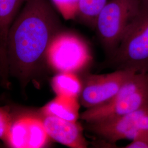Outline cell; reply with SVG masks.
I'll return each instance as SVG.
<instances>
[{
    "instance_id": "obj_10",
    "label": "cell",
    "mask_w": 148,
    "mask_h": 148,
    "mask_svg": "<svg viewBox=\"0 0 148 148\" xmlns=\"http://www.w3.org/2000/svg\"><path fill=\"white\" fill-rule=\"evenodd\" d=\"M79 104L77 98L57 95L41 110V115L56 117L69 121L79 118Z\"/></svg>"
},
{
    "instance_id": "obj_1",
    "label": "cell",
    "mask_w": 148,
    "mask_h": 148,
    "mask_svg": "<svg viewBox=\"0 0 148 148\" xmlns=\"http://www.w3.org/2000/svg\"><path fill=\"white\" fill-rule=\"evenodd\" d=\"M50 0H27L12 23L7 41L9 71L27 85L42 69L48 48L62 30Z\"/></svg>"
},
{
    "instance_id": "obj_17",
    "label": "cell",
    "mask_w": 148,
    "mask_h": 148,
    "mask_svg": "<svg viewBox=\"0 0 148 148\" xmlns=\"http://www.w3.org/2000/svg\"><path fill=\"white\" fill-rule=\"evenodd\" d=\"M145 74L146 77H147V80H148V69H147V70L145 72Z\"/></svg>"
},
{
    "instance_id": "obj_4",
    "label": "cell",
    "mask_w": 148,
    "mask_h": 148,
    "mask_svg": "<svg viewBox=\"0 0 148 148\" xmlns=\"http://www.w3.org/2000/svg\"><path fill=\"white\" fill-rule=\"evenodd\" d=\"M142 0H109L97 16L95 29L106 52L112 56L126 27L137 13Z\"/></svg>"
},
{
    "instance_id": "obj_11",
    "label": "cell",
    "mask_w": 148,
    "mask_h": 148,
    "mask_svg": "<svg viewBox=\"0 0 148 148\" xmlns=\"http://www.w3.org/2000/svg\"><path fill=\"white\" fill-rule=\"evenodd\" d=\"M32 115H24L12 120L5 140L12 148H30Z\"/></svg>"
},
{
    "instance_id": "obj_16",
    "label": "cell",
    "mask_w": 148,
    "mask_h": 148,
    "mask_svg": "<svg viewBox=\"0 0 148 148\" xmlns=\"http://www.w3.org/2000/svg\"><path fill=\"white\" fill-rule=\"evenodd\" d=\"M125 148H148V133L132 140Z\"/></svg>"
},
{
    "instance_id": "obj_5",
    "label": "cell",
    "mask_w": 148,
    "mask_h": 148,
    "mask_svg": "<svg viewBox=\"0 0 148 148\" xmlns=\"http://www.w3.org/2000/svg\"><path fill=\"white\" fill-rule=\"evenodd\" d=\"M92 60L88 46L73 32H59L48 48L46 62L58 73H76L87 67Z\"/></svg>"
},
{
    "instance_id": "obj_2",
    "label": "cell",
    "mask_w": 148,
    "mask_h": 148,
    "mask_svg": "<svg viewBox=\"0 0 148 148\" xmlns=\"http://www.w3.org/2000/svg\"><path fill=\"white\" fill-rule=\"evenodd\" d=\"M117 69L145 73L148 69V0L130 21L116 50L111 56Z\"/></svg>"
},
{
    "instance_id": "obj_8",
    "label": "cell",
    "mask_w": 148,
    "mask_h": 148,
    "mask_svg": "<svg viewBox=\"0 0 148 148\" xmlns=\"http://www.w3.org/2000/svg\"><path fill=\"white\" fill-rule=\"evenodd\" d=\"M41 115L43 125L51 139L69 148L87 147L88 142L79 123L56 117Z\"/></svg>"
},
{
    "instance_id": "obj_14",
    "label": "cell",
    "mask_w": 148,
    "mask_h": 148,
    "mask_svg": "<svg viewBox=\"0 0 148 148\" xmlns=\"http://www.w3.org/2000/svg\"><path fill=\"white\" fill-rule=\"evenodd\" d=\"M54 8L65 20L77 18L79 0H50Z\"/></svg>"
},
{
    "instance_id": "obj_7",
    "label": "cell",
    "mask_w": 148,
    "mask_h": 148,
    "mask_svg": "<svg viewBox=\"0 0 148 148\" xmlns=\"http://www.w3.org/2000/svg\"><path fill=\"white\" fill-rule=\"evenodd\" d=\"M134 72L117 69L108 74L88 75L82 82L80 104L85 108L90 109L106 103L116 95L125 82Z\"/></svg>"
},
{
    "instance_id": "obj_13",
    "label": "cell",
    "mask_w": 148,
    "mask_h": 148,
    "mask_svg": "<svg viewBox=\"0 0 148 148\" xmlns=\"http://www.w3.org/2000/svg\"><path fill=\"white\" fill-rule=\"evenodd\" d=\"M109 0H79L77 18L89 27L95 28L97 17Z\"/></svg>"
},
{
    "instance_id": "obj_3",
    "label": "cell",
    "mask_w": 148,
    "mask_h": 148,
    "mask_svg": "<svg viewBox=\"0 0 148 148\" xmlns=\"http://www.w3.org/2000/svg\"><path fill=\"white\" fill-rule=\"evenodd\" d=\"M148 108V81L145 73L130 75L112 98L79 114L86 123L113 119L139 109Z\"/></svg>"
},
{
    "instance_id": "obj_6",
    "label": "cell",
    "mask_w": 148,
    "mask_h": 148,
    "mask_svg": "<svg viewBox=\"0 0 148 148\" xmlns=\"http://www.w3.org/2000/svg\"><path fill=\"white\" fill-rule=\"evenodd\" d=\"M87 123L90 131L109 143L132 141L148 133V108L111 120Z\"/></svg>"
},
{
    "instance_id": "obj_12",
    "label": "cell",
    "mask_w": 148,
    "mask_h": 148,
    "mask_svg": "<svg viewBox=\"0 0 148 148\" xmlns=\"http://www.w3.org/2000/svg\"><path fill=\"white\" fill-rule=\"evenodd\" d=\"M51 85L57 95L78 98L82 90V82L73 73H58L53 77Z\"/></svg>"
},
{
    "instance_id": "obj_15",
    "label": "cell",
    "mask_w": 148,
    "mask_h": 148,
    "mask_svg": "<svg viewBox=\"0 0 148 148\" xmlns=\"http://www.w3.org/2000/svg\"><path fill=\"white\" fill-rule=\"evenodd\" d=\"M12 120L8 111L0 107V139L5 140Z\"/></svg>"
},
{
    "instance_id": "obj_9",
    "label": "cell",
    "mask_w": 148,
    "mask_h": 148,
    "mask_svg": "<svg viewBox=\"0 0 148 148\" xmlns=\"http://www.w3.org/2000/svg\"><path fill=\"white\" fill-rule=\"evenodd\" d=\"M27 0H0V77L3 84H8L9 68L7 56L8 32Z\"/></svg>"
}]
</instances>
